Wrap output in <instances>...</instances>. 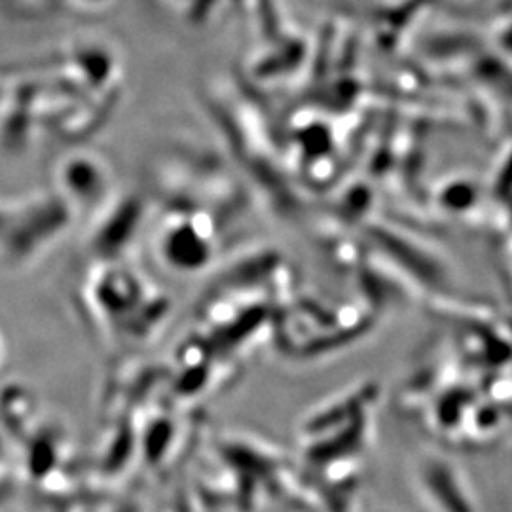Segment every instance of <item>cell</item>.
<instances>
[{"label":"cell","instance_id":"obj_2","mask_svg":"<svg viewBox=\"0 0 512 512\" xmlns=\"http://www.w3.org/2000/svg\"><path fill=\"white\" fill-rule=\"evenodd\" d=\"M124 205H116L109 211V215L103 220L99 228V236L95 238V247L103 256L109 258V262H114V258L120 255L128 243V226L139 224V205L135 200H124Z\"/></svg>","mask_w":512,"mask_h":512},{"label":"cell","instance_id":"obj_3","mask_svg":"<svg viewBox=\"0 0 512 512\" xmlns=\"http://www.w3.org/2000/svg\"><path fill=\"white\" fill-rule=\"evenodd\" d=\"M0 353H2V336H0Z\"/></svg>","mask_w":512,"mask_h":512},{"label":"cell","instance_id":"obj_1","mask_svg":"<svg viewBox=\"0 0 512 512\" xmlns=\"http://www.w3.org/2000/svg\"><path fill=\"white\" fill-rule=\"evenodd\" d=\"M57 196L76 211L103 209L110 202L109 164L93 152H74L55 169Z\"/></svg>","mask_w":512,"mask_h":512}]
</instances>
